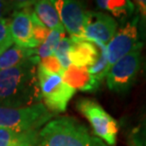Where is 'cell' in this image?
<instances>
[{
    "instance_id": "cell-20",
    "label": "cell",
    "mask_w": 146,
    "mask_h": 146,
    "mask_svg": "<svg viewBox=\"0 0 146 146\" xmlns=\"http://www.w3.org/2000/svg\"><path fill=\"white\" fill-rule=\"evenodd\" d=\"M39 66L44 69H46V71L55 73V74H59L61 76H63L64 73H65V70L63 69L59 60L57 59V57L54 54L45 57L43 59H40Z\"/></svg>"
},
{
    "instance_id": "cell-4",
    "label": "cell",
    "mask_w": 146,
    "mask_h": 146,
    "mask_svg": "<svg viewBox=\"0 0 146 146\" xmlns=\"http://www.w3.org/2000/svg\"><path fill=\"white\" fill-rule=\"evenodd\" d=\"M41 97L46 107L52 113L65 112L76 89L66 83L63 76L46 71L38 66Z\"/></svg>"
},
{
    "instance_id": "cell-1",
    "label": "cell",
    "mask_w": 146,
    "mask_h": 146,
    "mask_svg": "<svg viewBox=\"0 0 146 146\" xmlns=\"http://www.w3.org/2000/svg\"><path fill=\"white\" fill-rule=\"evenodd\" d=\"M40 58H30L14 68L0 71V107L21 108L40 104L38 66Z\"/></svg>"
},
{
    "instance_id": "cell-22",
    "label": "cell",
    "mask_w": 146,
    "mask_h": 146,
    "mask_svg": "<svg viewBox=\"0 0 146 146\" xmlns=\"http://www.w3.org/2000/svg\"><path fill=\"white\" fill-rule=\"evenodd\" d=\"M13 44L10 33V21L8 19L0 20V46L10 48Z\"/></svg>"
},
{
    "instance_id": "cell-17",
    "label": "cell",
    "mask_w": 146,
    "mask_h": 146,
    "mask_svg": "<svg viewBox=\"0 0 146 146\" xmlns=\"http://www.w3.org/2000/svg\"><path fill=\"white\" fill-rule=\"evenodd\" d=\"M97 5L103 10L108 11L116 16H121L126 13H132L134 5L130 1H111L101 0L97 1Z\"/></svg>"
},
{
    "instance_id": "cell-12",
    "label": "cell",
    "mask_w": 146,
    "mask_h": 146,
    "mask_svg": "<svg viewBox=\"0 0 146 146\" xmlns=\"http://www.w3.org/2000/svg\"><path fill=\"white\" fill-rule=\"evenodd\" d=\"M63 78L73 88L84 91H93L100 86V84L89 75L87 68H76L71 65L64 73Z\"/></svg>"
},
{
    "instance_id": "cell-27",
    "label": "cell",
    "mask_w": 146,
    "mask_h": 146,
    "mask_svg": "<svg viewBox=\"0 0 146 146\" xmlns=\"http://www.w3.org/2000/svg\"><path fill=\"white\" fill-rule=\"evenodd\" d=\"M7 48H3V46H0V55H1L3 52H5L6 50H7Z\"/></svg>"
},
{
    "instance_id": "cell-18",
    "label": "cell",
    "mask_w": 146,
    "mask_h": 146,
    "mask_svg": "<svg viewBox=\"0 0 146 146\" xmlns=\"http://www.w3.org/2000/svg\"><path fill=\"white\" fill-rule=\"evenodd\" d=\"M72 46V40L70 37H64L58 44L56 49L54 51V55L57 57L62 66L64 70H66L71 66L70 59H69V51Z\"/></svg>"
},
{
    "instance_id": "cell-21",
    "label": "cell",
    "mask_w": 146,
    "mask_h": 146,
    "mask_svg": "<svg viewBox=\"0 0 146 146\" xmlns=\"http://www.w3.org/2000/svg\"><path fill=\"white\" fill-rule=\"evenodd\" d=\"M31 17H33V38L40 46L45 42L46 38H48L49 30L46 29L45 26L37 19V17L35 16V14L33 13H31Z\"/></svg>"
},
{
    "instance_id": "cell-3",
    "label": "cell",
    "mask_w": 146,
    "mask_h": 146,
    "mask_svg": "<svg viewBox=\"0 0 146 146\" xmlns=\"http://www.w3.org/2000/svg\"><path fill=\"white\" fill-rule=\"evenodd\" d=\"M53 115L42 103L21 108L0 107V127L16 133L33 132L48 122Z\"/></svg>"
},
{
    "instance_id": "cell-13",
    "label": "cell",
    "mask_w": 146,
    "mask_h": 146,
    "mask_svg": "<svg viewBox=\"0 0 146 146\" xmlns=\"http://www.w3.org/2000/svg\"><path fill=\"white\" fill-rule=\"evenodd\" d=\"M34 14L37 19L49 31L64 28L59 14L55 8L54 1L43 0L34 4Z\"/></svg>"
},
{
    "instance_id": "cell-23",
    "label": "cell",
    "mask_w": 146,
    "mask_h": 146,
    "mask_svg": "<svg viewBox=\"0 0 146 146\" xmlns=\"http://www.w3.org/2000/svg\"><path fill=\"white\" fill-rule=\"evenodd\" d=\"M38 141H39V132L38 131L26 132L20 134L18 139L11 146H35Z\"/></svg>"
},
{
    "instance_id": "cell-10",
    "label": "cell",
    "mask_w": 146,
    "mask_h": 146,
    "mask_svg": "<svg viewBox=\"0 0 146 146\" xmlns=\"http://www.w3.org/2000/svg\"><path fill=\"white\" fill-rule=\"evenodd\" d=\"M10 33L16 46L26 48H35L39 46L33 38L31 13L27 11L14 13L10 21Z\"/></svg>"
},
{
    "instance_id": "cell-8",
    "label": "cell",
    "mask_w": 146,
    "mask_h": 146,
    "mask_svg": "<svg viewBox=\"0 0 146 146\" xmlns=\"http://www.w3.org/2000/svg\"><path fill=\"white\" fill-rule=\"evenodd\" d=\"M139 17L135 16L123 27L117 31L110 42L106 45L107 59L110 68L124 57L139 43Z\"/></svg>"
},
{
    "instance_id": "cell-15",
    "label": "cell",
    "mask_w": 146,
    "mask_h": 146,
    "mask_svg": "<svg viewBox=\"0 0 146 146\" xmlns=\"http://www.w3.org/2000/svg\"><path fill=\"white\" fill-rule=\"evenodd\" d=\"M95 45L100 48V54H99L97 61L92 66L87 68V71L97 83L101 84V82L107 76L110 66L108 59H107L106 46L103 44H95Z\"/></svg>"
},
{
    "instance_id": "cell-19",
    "label": "cell",
    "mask_w": 146,
    "mask_h": 146,
    "mask_svg": "<svg viewBox=\"0 0 146 146\" xmlns=\"http://www.w3.org/2000/svg\"><path fill=\"white\" fill-rule=\"evenodd\" d=\"M131 146H146V111L139 123L130 133Z\"/></svg>"
},
{
    "instance_id": "cell-5",
    "label": "cell",
    "mask_w": 146,
    "mask_h": 146,
    "mask_svg": "<svg viewBox=\"0 0 146 146\" xmlns=\"http://www.w3.org/2000/svg\"><path fill=\"white\" fill-rule=\"evenodd\" d=\"M143 43L139 42L129 53L111 66L106 76L107 86L117 93L127 92L135 83L141 66Z\"/></svg>"
},
{
    "instance_id": "cell-24",
    "label": "cell",
    "mask_w": 146,
    "mask_h": 146,
    "mask_svg": "<svg viewBox=\"0 0 146 146\" xmlns=\"http://www.w3.org/2000/svg\"><path fill=\"white\" fill-rule=\"evenodd\" d=\"M137 8L139 11V24L141 34L143 38H146V0H139L136 1Z\"/></svg>"
},
{
    "instance_id": "cell-16",
    "label": "cell",
    "mask_w": 146,
    "mask_h": 146,
    "mask_svg": "<svg viewBox=\"0 0 146 146\" xmlns=\"http://www.w3.org/2000/svg\"><path fill=\"white\" fill-rule=\"evenodd\" d=\"M64 37H65V29L64 28L49 31L48 36L46 41L40 46H38L37 56L40 59H43L45 57L53 55L58 44Z\"/></svg>"
},
{
    "instance_id": "cell-14",
    "label": "cell",
    "mask_w": 146,
    "mask_h": 146,
    "mask_svg": "<svg viewBox=\"0 0 146 146\" xmlns=\"http://www.w3.org/2000/svg\"><path fill=\"white\" fill-rule=\"evenodd\" d=\"M37 55V49L13 46L0 55V71L14 68Z\"/></svg>"
},
{
    "instance_id": "cell-11",
    "label": "cell",
    "mask_w": 146,
    "mask_h": 146,
    "mask_svg": "<svg viewBox=\"0 0 146 146\" xmlns=\"http://www.w3.org/2000/svg\"><path fill=\"white\" fill-rule=\"evenodd\" d=\"M69 51V59L72 66L76 68H88L97 61L100 50L94 43L89 41L74 39Z\"/></svg>"
},
{
    "instance_id": "cell-9",
    "label": "cell",
    "mask_w": 146,
    "mask_h": 146,
    "mask_svg": "<svg viewBox=\"0 0 146 146\" xmlns=\"http://www.w3.org/2000/svg\"><path fill=\"white\" fill-rule=\"evenodd\" d=\"M117 29L118 24L113 17L104 13H92L82 40L106 46L117 33Z\"/></svg>"
},
{
    "instance_id": "cell-26",
    "label": "cell",
    "mask_w": 146,
    "mask_h": 146,
    "mask_svg": "<svg viewBox=\"0 0 146 146\" xmlns=\"http://www.w3.org/2000/svg\"><path fill=\"white\" fill-rule=\"evenodd\" d=\"M5 13H7V4H2V2H0V20L5 19V18H1V16Z\"/></svg>"
},
{
    "instance_id": "cell-6",
    "label": "cell",
    "mask_w": 146,
    "mask_h": 146,
    "mask_svg": "<svg viewBox=\"0 0 146 146\" xmlns=\"http://www.w3.org/2000/svg\"><path fill=\"white\" fill-rule=\"evenodd\" d=\"M76 107L87 119L93 129V134L109 146L117 141L119 124L112 116L104 110L100 104L91 99H80Z\"/></svg>"
},
{
    "instance_id": "cell-7",
    "label": "cell",
    "mask_w": 146,
    "mask_h": 146,
    "mask_svg": "<svg viewBox=\"0 0 146 146\" xmlns=\"http://www.w3.org/2000/svg\"><path fill=\"white\" fill-rule=\"evenodd\" d=\"M64 29L70 34V38L82 39L84 29L88 24L92 13L87 11L82 2L72 0L54 1Z\"/></svg>"
},
{
    "instance_id": "cell-25",
    "label": "cell",
    "mask_w": 146,
    "mask_h": 146,
    "mask_svg": "<svg viewBox=\"0 0 146 146\" xmlns=\"http://www.w3.org/2000/svg\"><path fill=\"white\" fill-rule=\"evenodd\" d=\"M21 133H16L7 128L0 127V146H11Z\"/></svg>"
},
{
    "instance_id": "cell-2",
    "label": "cell",
    "mask_w": 146,
    "mask_h": 146,
    "mask_svg": "<svg viewBox=\"0 0 146 146\" xmlns=\"http://www.w3.org/2000/svg\"><path fill=\"white\" fill-rule=\"evenodd\" d=\"M39 146H109L72 117H60L39 132Z\"/></svg>"
}]
</instances>
